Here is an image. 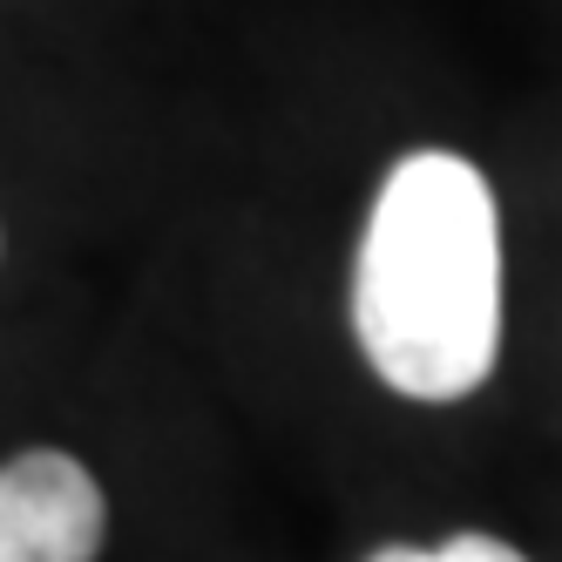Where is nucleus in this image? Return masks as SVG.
<instances>
[{"instance_id":"1","label":"nucleus","mask_w":562,"mask_h":562,"mask_svg":"<svg viewBox=\"0 0 562 562\" xmlns=\"http://www.w3.org/2000/svg\"><path fill=\"white\" fill-rule=\"evenodd\" d=\"M367 367L407 400H468L502 346V224L468 156H400L352 278Z\"/></svg>"},{"instance_id":"2","label":"nucleus","mask_w":562,"mask_h":562,"mask_svg":"<svg viewBox=\"0 0 562 562\" xmlns=\"http://www.w3.org/2000/svg\"><path fill=\"white\" fill-rule=\"evenodd\" d=\"M102 521V488L75 454L34 448L0 468V562H95Z\"/></svg>"},{"instance_id":"3","label":"nucleus","mask_w":562,"mask_h":562,"mask_svg":"<svg viewBox=\"0 0 562 562\" xmlns=\"http://www.w3.org/2000/svg\"><path fill=\"white\" fill-rule=\"evenodd\" d=\"M373 562H529V555H515L508 542H495V536H454V542H440V549H407V542H393V549H380Z\"/></svg>"}]
</instances>
